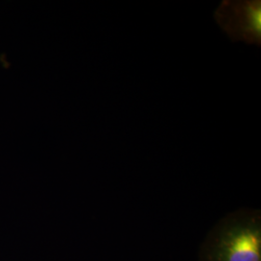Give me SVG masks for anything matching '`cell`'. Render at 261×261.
I'll list each match as a JSON object with an SVG mask.
<instances>
[{
  "label": "cell",
  "instance_id": "2",
  "mask_svg": "<svg viewBox=\"0 0 261 261\" xmlns=\"http://www.w3.org/2000/svg\"><path fill=\"white\" fill-rule=\"evenodd\" d=\"M214 19L231 41L260 46V0H224L215 11Z\"/></svg>",
  "mask_w": 261,
  "mask_h": 261
},
{
  "label": "cell",
  "instance_id": "1",
  "mask_svg": "<svg viewBox=\"0 0 261 261\" xmlns=\"http://www.w3.org/2000/svg\"><path fill=\"white\" fill-rule=\"evenodd\" d=\"M199 261H261L260 211L245 208L223 218L206 237Z\"/></svg>",
  "mask_w": 261,
  "mask_h": 261
}]
</instances>
